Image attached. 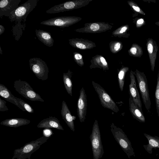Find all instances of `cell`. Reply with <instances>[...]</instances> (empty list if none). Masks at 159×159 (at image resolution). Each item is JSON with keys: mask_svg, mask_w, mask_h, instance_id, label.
<instances>
[{"mask_svg": "<svg viewBox=\"0 0 159 159\" xmlns=\"http://www.w3.org/2000/svg\"><path fill=\"white\" fill-rule=\"evenodd\" d=\"M20 0H2L0 2V17H9L11 13L19 6Z\"/></svg>", "mask_w": 159, "mask_h": 159, "instance_id": "obj_13", "label": "cell"}, {"mask_svg": "<svg viewBox=\"0 0 159 159\" xmlns=\"http://www.w3.org/2000/svg\"><path fill=\"white\" fill-rule=\"evenodd\" d=\"M82 19L80 17L73 16L57 17L43 21L40 24L49 26L65 28L78 22Z\"/></svg>", "mask_w": 159, "mask_h": 159, "instance_id": "obj_10", "label": "cell"}, {"mask_svg": "<svg viewBox=\"0 0 159 159\" xmlns=\"http://www.w3.org/2000/svg\"><path fill=\"white\" fill-rule=\"evenodd\" d=\"M128 3L135 12L138 13L143 15H145V13L138 6V5L132 1H129L127 2Z\"/></svg>", "mask_w": 159, "mask_h": 159, "instance_id": "obj_32", "label": "cell"}, {"mask_svg": "<svg viewBox=\"0 0 159 159\" xmlns=\"http://www.w3.org/2000/svg\"><path fill=\"white\" fill-rule=\"evenodd\" d=\"M38 0H28L19 6L12 12L9 17L11 22H25L29 14L32 11L37 5Z\"/></svg>", "mask_w": 159, "mask_h": 159, "instance_id": "obj_3", "label": "cell"}, {"mask_svg": "<svg viewBox=\"0 0 159 159\" xmlns=\"http://www.w3.org/2000/svg\"><path fill=\"white\" fill-rule=\"evenodd\" d=\"M144 24V20L143 19H139L137 20L136 23L137 28H140Z\"/></svg>", "mask_w": 159, "mask_h": 159, "instance_id": "obj_36", "label": "cell"}, {"mask_svg": "<svg viewBox=\"0 0 159 159\" xmlns=\"http://www.w3.org/2000/svg\"><path fill=\"white\" fill-rule=\"evenodd\" d=\"M92 84L98 95L102 106L115 112H118L119 111L118 107L104 89L100 84L93 81H92Z\"/></svg>", "mask_w": 159, "mask_h": 159, "instance_id": "obj_8", "label": "cell"}, {"mask_svg": "<svg viewBox=\"0 0 159 159\" xmlns=\"http://www.w3.org/2000/svg\"><path fill=\"white\" fill-rule=\"evenodd\" d=\"M49 138L43 136L25 144L20 148L15 149L12 159H30L31 155L46 142Z\"/></svg>", "mask_w": 159, "mask_h": 159, "instance_id": "obj_1", "label": "cell"}, {"mask_svg": "<svg viewBox=\"0 0 159 159\" xmlns=\"http://www.w3.org/2000/svg\"><path fill=\"white\" fill-rule=\"evenodd\" d=\"M135 74V72L132 70L130 71L129 75L130 82L129 85V93L132 96L135 103L142 111V102L137 87Z\"/></svg>", "mask_w": 159, "mask_h": 159, "instance_id": "obj_14", "label": "cell"}, {"mask_svg": "<svg viewBox=\"0 0 159 159\" xmlns=\"http://www.w3.org/2000/svg\"><path fill=\"white\" fill-rule=\"evenodd\" d=\"M6 102L0 98V111H5L8 110L7 107L6 106Z\"/></svg>", "mask_w": 159, "mask_h": 159, "instance_id": "obj_34", "label": "cell"}, {"mask_svg": "<svg viewBox=\"0 0 159 159\" xmlns=\"http://www.w3.org/2000/svg\"><path fill=\"white\" fill-rule=\"evenodd\" d=\"M0 53L1 55H2V51L1 49V46H0Z\"/></svg>", "mask_w": 159, "mask_h": 159, "instance_id": "obj_38", "label": "cell"}, {"mask_svg": "<svg viewBox=\"0 0 159 159\" xmlns=\"http://www.w3.org/2000/svg\"><path fill=\"white\" fill-rule=\"evenodd\" d=\"M17 101L23 107L25 110L26 111L30 113H33L34 110L32 107L28 103L25 102L20 98H16Z\"/></svg>", "mask_w": 159, "mask_h": 159, "instance_id": "obj_31", "label": "cell"}, {"mask_svg": "<svg viewBox=\"0 0 159 159\" xmlns=\"http://www.w3.org/2000/svg\"><path fill=\"white\" fill-rule=\"evenodd\" d=\"M52 133V131L49 128L45 129L43 131V136L46 137H50Z\"/></svg>", "mask_w": 159, "mask_h": 159, "instance_id": "obj_35", "label": "cell"}, {"mask_svg": "<svg viewBox=\"0 0 159 159\" xmlns=\"http://www.w3.org/2000/svg\"><path fill=\"white\" fill-rule=\"evenodd\" d=\"M128 52L129 55L138 57H141L143 54V51L141 47L135 43L132 45Z\"/></svg>", "mask_w": 159, "mask_h": 159, "instance_id": "obj_28", "label": "cell"}, {"mask_svg": "<svg viewBox=\"0 0 159 159\" xmlns=\"http://www.w3.org/2000/svg\"><path fill=\"white\" fill-rule=\"evenodd\" d=\"M35 32L38 39L45 45L49 47L53 46L54 41L50 33L40 29H36Z\"/></svg>", "mask_w": 159, "mask_h": 159, "instance_id": "obj_22", "label": "cell"}, {"mask_svg": "<svg viewBox=\"0 0 159 159\" xmlns=\"http://www.w3.org/2000/svg\"><path fill=\"white\" fill-rule=\"evenodd\" d=\"M37 127L40 128H54L58 129L64 130L59 120L55 117L50 116L43 119L38 124Z\"/></svg>", "mask_w": 159, "mask_h": 159, "instance_id": "obj_18", "label": "cell"}, {"mask_svg": "<svg viewBox=\"0 0 159 159\" xmlns=\"http://www.w3.org/2000/svg\"><path fill=\"white\" fill-rule=\"evenodd\" d=\"M0 95L6 101L11 102L18 107L23 111H26L23 107L17 101L16 97L3 84H0Z\"/></svg>", "mask_w": 159, "mask_h": 159, "instance_id": "obj_20", "label": "cell"}, {"mask_svg": "<svg viewBox=\"0 0 159 159\" xmlns=\"http://www.w3.org/2000/svg\"><path fill=\"white\" fill-rule=\"evenodd\" d=\"M90 139L92 148L93 159H99L104 154L101 134L98 120H96L93 123Z\"/></svg>", "mask_w": 159, "mask_h": 159, "instance_id": "obj_4", "label": "cell"}, {"mask_svg": "<svg viewBox=\"0 0 159 159\" xmlns=\"http://www.w3.org/2000/svg\"><path fill=\"white\" fill-rule=\"evenodd\" d=\"M30 121L23 118H15L6 119L2 121L0 124L4 126L14 128L29 124Z\"/></svg>", "mask_w": 159, "mask_h": 159, "instance_id": "obj_23", "label": "cell"}, {"mask_svg": "<svg viewBox=\"0 0 159 159\" xmlns=\"http://www.w3.org/2000/svg\"><path fill=\"white\" fill-rule=\"evenodd\" d=\"M129 30V26L128 25H123L115 30L112 32V35L114 37L119 38H128L130 34L127 33Z\"/></svg>", "mask_w": 159, "mask_h": 159, "instance_id": "obj_27", "label": "cell"}, {"mask_svg": "<svg viewBox=\"0 0 159 159\" xmlns=\"http://www.w3.org/2000/svg\"><path fill=\"white\" fill-rule=\"evenodd\" d=\"M129 95V109L132 116L134 118L140 122H145V117L143 111L138 107L134 102L132 96Z\"/></svg>", "mask_w": 159, "mask_h": 159, "instance_id": "obj_19", "label": "cell"}, {"mask_svg": "<svg viewBox=\"0 0 159 159\" xmlns=\"http://www.w3.org/2000/svg\"><path fill=\"white\" fill-rule=\"evenodd\" d=\"M74 59L77 64L80 66H82L84 63L82 55L80 53L75 52L73 53Z\"/></svg>", "mask_w": 159, "mask_h": 159, "instance_id": "obj_33", "label": "cell"}, {"mask_svg": "<svg viewBox=\"0 0 159 159\" xmlns=\"http://www.w3.org/2000/svg\"><path fill=\"white\" fill-rule=\"evenodd\" d=\"M87 106V96L83 87L80 91L77 103V115L81 122H84L86 119Z\"/></svg>", "mask_w": 159, "mask_h": 159, "instance_id": "obj_12", "label": "cell"}, {"mask_svg": "<svg viewBox=\"0 0 159 159\" xmlns=\"http://www.w3.org/2000/svg\"><path fill=\"white\" fill-rule=\"evenodd\" d=\"M30 70L39 79L43 81L48 78V68L46 62L40 58L33 57L29 60Z\"/></svg>", "mask_w": 159, "mask_h": 159, "instance_id": "obj_9", "label": "cell"}, {"mask_svg": "<svg viewBox=\"0 0 159 159\" xmlns=\"http://www.w3.org/2000/svg\"><path fill=\"white\" fill-rule=\"evenodd\" d=\"M135 75L137 79L143 102L146 110L148 111L151 108V103L146 76L144 72H141L137 69L136 70Z\"/></svg>", "mask_w": 159, "mask_h": 159, "instance_id": "obj_7", "label": "cell"}, {"mask_svg": "<svg viewBox=\"0 0 159 159\" xmlns=\"http://www.w3.org/2000/svg\"><path fill=\"white\" fill-rule=\"evenodd\" d=\"M93 0H73L56 5L46 11L47 13L53 14L72 10L84 7Z\"/></svg>", "mask_w": 159, "mask_h": 159, "instance_id": "obj_6", "label": "cell"}, {"mask_svg": "<svg viewBox=\"0 0 159 159\" xmlns=\"http://www.w3.org/2000/svg\"><path fill=\"white\" fill-rule=\"evenodd\" d=\"M144 135L148 140V143L147 145H143V147L148 153L152 154L153 148H159V137L146 133H144Z\"/></svg>", "mask_w": 159, "mask_h": 159, "instance_id": "obj_24", "label": "cell"}, {"mask_svg": "<svg viewBox=\"0 0 159 159\" xmlns=\"http://www.w3.org/2000/svg\"><path fill=\"white\" fill-rule=\"evenodd\" d=\"M14 87L16 92L25 98L31 101L44 102L40 95L31 87L28 83L20 79L14 82Z\"/></svg>", "mask_w": 159, "mask_h": 159, "instance_id": "obj_5", "label": "cell"}, {"mask_svg": "<svg viewBox=\"0 0 159 159\" xmlns=\"http://www.w3.org/2000/svg\"><path fill=\"white\" fill-rule=\"evenodd\" d=\"M91 64L89 67L91 69L99 68L104 71L109 70L108 64L105 59L100 55H97L92 57L90 61Z\"/></svg>", "mask_w": 159, "mask_h": 159, "instance_id": "obj_21", "label": "cell"}, {"mask_svg": "<svg viewBox=\"0 0 159 159\" xmlns=\"http://www.w3.org/2000/svg\"></svg>", "mask_w": 159, "mask_h": 159, "instance_id": "obj_40", "label": "cell"}, {"mask_svg": "<svg viewBox=\"0 0 159 159\" xmlns=\"http://www.w3.org/2000/svg\"><path fill=\"white\" fill-rule=\"evenodd\" d=\"M123 47L122 43L117 41H111L109 43L110 50L113 53H116L121 50Z\"/></svg>", "mask_w": 159, "mask_h": 159, "instance_id": "obj_29", "label": "cell"}, {"mask_svg": "<svg viewBox=\"0 0 159 159\" xmlns=\"http://www.w3.org/2000/svg\"><path fill=\"white\" fill-rule=\"evenodd\" d=\"M113 26L105 22H96L86 23L83 27L75 30L78 32L97 33H102L111 29Z\"/></svg>", "mask_w": 159, "mask_h": 159, "instance_id": "obj_11", "label": "cell"}, {"mask_svg": "<svg viewBox=\"0 0 159 159\" xmlns=\"http://www.w3.org/2000/svg\"><path fill=\"white\" fill-rule=\"evenodd\" d=\"M155 24L156 25L159 26V21L156 22Z\"/></svg>", "mask_w": 159, "mask_h": 159, "instance_id": "obj_39", "label": "cell"}, {"mask_svg": "<svg viewBox=\"0 0 159 159\" xmlns=\"http://www.w3.org/2000/svg\"><path fill=\"white\" fill-rule=\"evenodd\" d=\"M69 43L72 47L81 50L91 49L96 47L93 42L83 39H69Z\"/></svg>", "mask_w": 159, "mask_h": 159, "instance_id": "obj_16", "label": "cell"}, {"mask_svg": "<svg viewBox=\"0 0 159 159\" xmlns=\"http://www.w3.org/2000/svg\"><path fill=\"white\" fill-rule=\"evenodd\" d=\"M111 131L115 140L129 158L135 156L131 143L124 132L121 128L117 127L113 123L110 125Z\"/></svg>", "mask_w": 159, "mask_h": 159, "instance_id": "obj_2", "label": "cell"}, {"mask_svg": "<svg viewBox=\"0 0 159 159\" xmlns=\"http://www.w3.org/2000/svg\"><path fill=\"white\" fill-rule=\"evenodd\" d=\"M5 28L2 25H0V35H1L4 32Z\"/></svg>", "mask_w": 159, "mask_h": 159, "instance_id": "obj_37", "label": "cell"}, {"mask_svg": "<svg viewBox=\"0 0 159 159\" xmlns=\"http://www.w3.org/2000/svg\"><path fill=\"white\" fill-rule=\"evenodd\" d=\"M73 74V72L69 69L67 73H64L63 75V80L65 88L67 93L71 96L72 95L73 84L71 78Z\"/></svg>", "mask_w": 159, "mask_h": 159, "instance_id": "obj_25", "label": "cell"}, {"mask_svg": "<svg viewBox=\"0 0 159 159\" xmlns=\"http://www.w3.org/2000/svg\"><path fill=\"white\" fill-rule=\"evenodd\" d=\"M146 46L148 54L151 69L153 71L154 70L155 61L158 47L156 41L151 38H149L147 39Z\"/></svg>", "mask_w": 159, "mask_h": 159, "instance_id": "obj_15", "label": "cell"}, {"mask_svg": "<svg viewBox=\"0 0 159 159\" xmlns=\"http://www.w3.org/2000/svg\"><path fill=\"white\" fill-rule=\"evenodd\" d=\"M155 99L157 112L159 119V69L157 75V85L155 92Z\"/></svg>", "mask_w": 159, "mask_h": 159, "instance_id": "obj_30", "label": "cell"}, {"mask_svg": "<svg viewBox=\"0 0 159 159\" xmlns=\"http://www.w3.org/2000/svg\"><path fill=\"white\" fill-rule=\"evenodd\" d=\"M61 113L62 119L71 130L75 131V126L74 120L75 117L73 116L69 109V108L64 101H63L61 105Z\"/></svg>", "mask_w": 159, "mask_h": 159, "instance_id": "obj_17", "label": "cell"}, {"mask_svg": "<svg viewBox=\"0 0 159 159\" xmlns=\"http://www.w3.org/2000/svg\"><path fill=\"white\" fill-rule=\"evenodd\" d=\"M128 67L122 66L119 70L118 73V81L120 91L123 90L125 84V77L126 73L129 70Z\"/></svg>", "mask_w": 159, "mask_h": 159, "instance_id": "obj_26", "label": "cell"}]
</instances>
